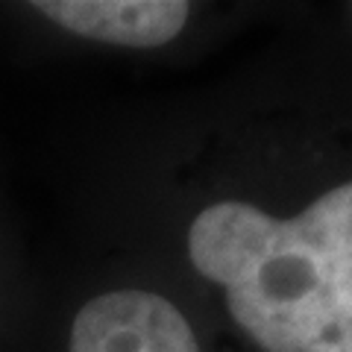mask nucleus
I'll use <instances>...</instances> for the list:
<instances>
[{"instance_id": "obj_1", "label": "nucleus", "mask_w": 352, "mask_h": 352, "mask_svg": "<svg viewBox=\"0 0 352 352\" xmlns=\"http://www.w3.org/2000/svg\"><path fill=\"white\" fill-rule=\"evenodd\" d=\"M188 256L267 352H352V182L276 220L226 200L188 229Z\"/></svg>"}, {"instance_id": "obj_2", "label": "nucleus", "mask_w": 352, "mask_h": 352, "mask_svg": "<svg viewBox=\"0 0 352 352\" xmlns=\"http://www.w3.org/2000/svg\"><path fill=\"white\" fill-rule=\"evenodd\" d=\"M71 352H200L188 320L164 296L112 291L74 317Z\"/></svg>"}, {"instance_id": "obj_3", "label": "nucleus", "mask_w": 352, "mask_h": 352, "mask_svg": "<svg viewBox=\"0 0 352 352\" xmlns=\"http://www.w3.org/2000/svg\"><path fill=\"white\" fill-rule=\"evenodd\" d=\"M32 6L76 36L120 47L168 44L191 12L182 0H41Z\"/></svg>"}]
</instances>
